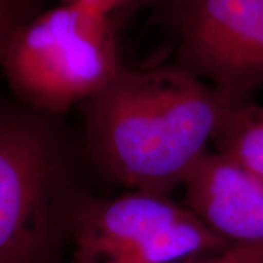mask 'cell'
<instances>
[{
  "label": "cell",
  "mask_w": 263,
  "mask_h": 263,
  "mask_svg": "<svg viewBox=\"0 0 263 263\" xmlns=\"http://www.w3.org/2000/svg\"><path fill=\"white\" fill-rule=\"evenodd\" d=\"M237 101L177 65L129 69L78 107L91 170L127 190L184 183Z\"/></svg>",
  "instance_id": "cell-1"
},
{
  "label": "cell",
  "mask_w": 263,
  "mask_h": 263,
  "mask_svg": "<svg viewBox=\"0 0 263 263\" xmlns=\"http://www.w3.org/2000/svg\"><path fill=\"white\" fill-rule=\"evenodd\" d=\"M89 173L65 116L0 95V263H65Z\"/></svg>",
  "instance_id": "cell-2"
},
{
  "label": "cell",
  "mask_w": 263,
  "mask_h": 263,
  "mask_svg": "<svg viewBox=\"0 0 263 263\" xmlns=\"http://www.w3.org/2000/svg\"><path fill=\"white\" fill-rule=\"evenodd\" d=\"M123 67L113 19L60 3L19 29L2 70L16 101L66 116L103 91Z\"/></svg>",
  "instance_id": "cell-3"
},
{
  "label": "cell",
  "mask_w": 263,
  "mask_h": 263,
  "mask_svg": "<svg viewBox=\"0 0 263 263\" xmlns=\"http://www.w3.org/2000/svg\"><path fill=\"white\" fill-rule=\"evenodd\" d=\"M228 246L168 195L126 190L86 202L73 228L70 263H171Z\"/></svg>",
  "instance_id": "cell-4"
},
{
  "label": "cell",
  "mask_w": 263,
  "mask_h": 263,
  "mask_svg": "<svg viewBox=\"0 0 263 263\" xmlns=\"http://www.w3.org/2000/svg\"><path fill=\"white\" fill-rule=\"evenodd\" d=\"M162 19L179 35L176 63L227 97L263 85V0H176Z\"/></svg>",
  "instance_id": "cell-5"
},
{
  "label": "cell",
  "mask_w": 263,
  "mask_h": 263,
  "mask_svg": "<svg viewBox=\"0 0 263 263\" xmlns=\"http://www.w3.org/2000/svg\"><path fill=\"white\" fill-rule=\"evenodd\" d=\"M184 206L230 245L263 243V179L206 151L181 184Z\"/></svg>",
  "instance_id": "cell-6"
},
{
  "label": "cell",
  "mask_w": 263,
  "mask_h": 263,
  "mask_svg": "<svg viewBox=\"0 0 263 263\" xmlns=\"http://www.w3.org/2000/svg\"><path fill=\"white\" fill-rule=\"evenodd\" d=\"M214 151L263 179V105L252 100L228 107L214 136Z\"/></svg>",
  "instance_id": "cell-7"
},
{
  "label": "cell",
  "mask_w": 263,
  "mask_h": 263,
  "mask_svg": "<svg viewBox=\"0 0 263 263\" xmlns=\"http://www.w3.org/2000/svg\"><path fill=\"white\" fill-rule=\"evenodd\" d=\"M46 0H0V69L19 29L44 10Z\"/></svg>",
  "instance_id": "cell-8"
},
{
  "label": "cell",
  "mask_w": 263,
  "mask_h": 263,
  "mask_svg": "<svg viewBox=\"0 0 263 263\" xmlns=\"http://www.w3.org/2000/svg\"><path fill=\"white\" fill-rule=\"evenodd\" d=\"M171 263H263V243L231 245L216 253L193 256Z\"/></svg>",
  "instance_id": "cell-9"
},
{
  "label": "cell",
  "mask_w": 263,
  "mask_h": 263,
  "mask_svg": "<svg viewBox=\"0 0 263 263\" xmlns=\"http://www.w3.org/2000/svg\"><path fill=\"white\" fill-rule=\"evenodd\" d=\"M65 5H75L94 10L111 18L119 25L120 21L145 6H154L155 0H60Z\"/></svg>",
  "instance_id": "cell-10"
},
{
  "label": "cell",
  "mask_w": 263,
  "mask_h": 263,
  "mask_svg": "<svg viewBox=\"0 0 263 263\" xmlns=\"http://www.w3.org/2000/svg\"><path fill=\"white\" fill-rule=\"evenodd\" d=\"M176 3V0H155V3H154V6L158 9V12H160V15L162 16L167 10L173 6Z\"/></svg>",
  "instance_id": "cell-11"
}]
</instances>
